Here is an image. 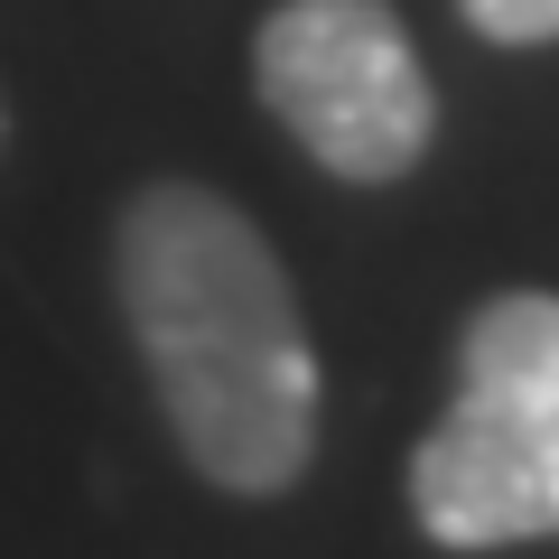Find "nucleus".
I'll return each mask as SVG.
<instances>
[{
    "label": "nucleus",
    "instance_id": "obj_5",
    "mask_svg": "<svg viewBox=\"0 0 559 559\" xmlns=\"http://www.w3.org/2000/svg\"><path fill=\"white\" fill-rule=\"evenodd\" d=\"M0 140H10V103H0Z\"/></svg>",
    "mask_w": 559,
    "mask_h": 559
},
{
    "label": "nucleus",
    "instance_id": "obj_1",
    "mask_svg": "<svg viewBox=\"0 0 559 559\" xmlns=\"http://www.w3.org/2000/svg\"><path fill=\"white\" fill-rule=\"evenodd\" d=\"M112 299L178 457L215 495H289L318 457L326 401L271 234L197 178H150L112 215Z\"/></svg>",
    "mask_w": 559,
    "mask_h": 559
},
{
    "label": "nucleus",
    "instance_id": "obj_4",
    "mask_svg": "<svg viewBox=\"0 0 559 559\" xmlns=\"http://www.w3.org/2000/svg\"><path fill=\"white\" fill-rule=\"evenodd\" d=\"M457 20L495 47H550L559 38V0H457Z\"/></svg>",
    "mask_w": 559,
    "mask_h": 559
},
{
    "label": "nucleus",
    "instance_id": "obj_2",
    "mask_svg": "<svg viewBox=\"0 0 559 559\" xmlns=\"http://www.w3.org/2000/svg\"><path fill=\"white\" fill-rule=\"evenodd\" d=\"M411 522L439 550L559 540V289H503L457 326V401L411 448Z\"/></svg>",
    "mask_w": 559,
    "mask_h": 559
},
{
    "label": "nucleus",
    "instance_id": "obj_3",
    "mask_svg": "<svg viewBox=\"0 0 559 559\" xmlns=\"http://www.w3.org/2000/svg\"><path fill=\"white\" fill-rule=\"evenodd\" d=\"M252 94L345 187H401L439 140V94L392 0H280L252 28Z\"/></svg>",
    "mask_w": 559,
    "mask_h": 559
}]
</instances>
